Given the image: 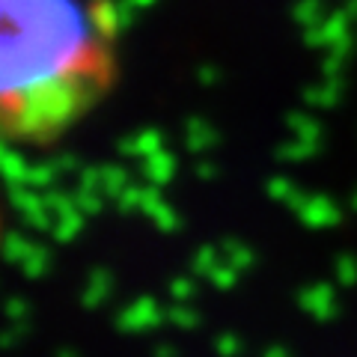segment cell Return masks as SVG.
<instances>
[{"label":"cell","instance_id":"1","mask_svg":"<svg viewBox=\"0 0 357 357\" xmlns=\"http://www.w3.org/2000/svg\"><path fill=\"white\" fill-rule=\"evenodd\" d=\"M122 69L114 0H0V143L48 149L102 107Z\"/></svg>","mask_w":357,"mask_h":357},{"label":"cell","instance_id":"2","mask_svg":"<svg viewBox=\"0 0 357 357\" xmlns=\"http://www.w3.org/2000/svg\"><path fill=\"white\" fill-rule=\"evenodd\" d=\"M3 236H6V215H3V206H0V248H3Z\"/></svg>","mask_w":357,"mask_h":357}]
</instances>
